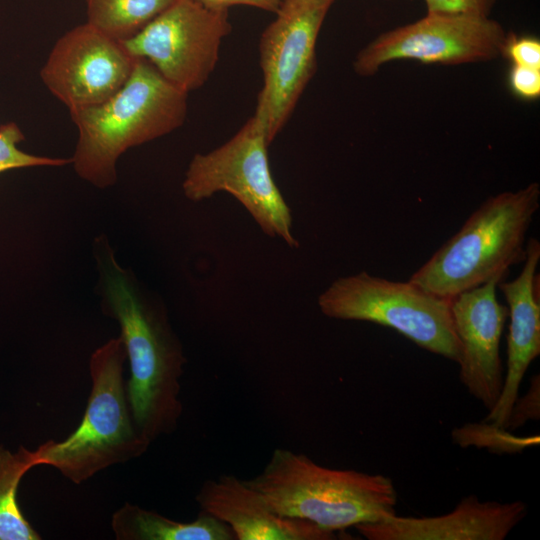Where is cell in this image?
<instances>
[{
	"mask_svg": "<svg viewBox=\"0 0 540 540\" xmlns=\"http://www.w3.org/2000/svg\"><path fill=\"white\" fill-rule=\"evenodd\" d=\"M245 481L277 514L333 532L396 514L391 478L331 469L284 448L275 449L261 473Z\"/></svg>",
	"mask_w": 540,
	"mask_h": 540,
	"instance_id": "cell-3",
	"label": "cell"
},
{
	"mask_svg": "<svg viewBox=\"0 0 540 540\" xmlns=\"http://www.w3.org/2000/svg\"><path fill=\"white\" fill-rule=\"evenodd\" d=\"M264 126L252 116L227 142L207 153H197L185 172V197L199 202L218 192L238 200L266 235L298 246L292 216L269 165Z\"/></svg>",
	"mask_w": 540,
	"mask_h": 540,
	"instance_id": "cell-7",
	"label": "cell"
},
{
	"mask_svg": "<svg viewBox=\"0 0 540 540\" xmlns=\"http://www.w3.org/2000/svg\"><path fill=\"white\" fill-rule=\"evenodd\" d=\"M507 83L510 91L521 100L534 101L540 97V69L511 65Z\"/></svg>",
	"mask_w": 540,
	"mask_h": 540,
	"instance_id": "cell-23",
	"label": "cell"
},
{
	"mask_svg": "<svg viewBox=\"0 0 540 540\" xmlns=\"http://www.w3.org/2000/svg\"><path fill=\"white\" fill-rule=\"evenodd\" d=\"M22 140L24 135L17 124L10 122L0 126V173L17 168L58 167L72 163L71 158H51L26 153L17 146Z\"/></svg>",
	"mask_w": 540,
	"mask_h": 540,
	"instance_id": "cell-19",
	"label": "cell"
},
{
	"mask_svg": "<svg viewBox=\"0 0 540 540\" xmlns=\"http://www.w3.org/2000/svg\"><path fill=\"white\" fill-rule=\"evenodd\" d=\"M540 185L487 198L409 281L451 300L478 287L526 257L525 239L539 209Z\"/></svg>",
	"mask_w": 540,
	"mask_h": 540,
	"instance_id": "cell-4",
	"label": "cell"
},
{
	"mask_svg": "<svg viewBox=\"0 0 540 540\" xmlns=\"http://www.w3.org/2000/svg\"><path fill=\"white\" fill-rule=\"evenodd\" d=\"M102 270L107 309L120 325L129 361L126 386L132 417L142 435L153 442L177 428L186 358L165 312L140 296L112 253L104 256Z\"/></svg>",
	"mask_w": 540,
	"mask_h": 540,
	"instance_id": "cell-1",
	"label": "cell"
},
{
	"mask_svg": "<svg viewBox=\"0 0 540 540\" xmlns=\"http://www.w3.org/2000/svg\"><path fill=\"white\" fill-rule=\"evenodd\" d=\"M136 58L123 43L87 21L54 44L40 77L69 111L99 104L130 77Z\"/></svg>",
	"mask_w": 540,
	"mask_h": 540,
	"instance_id": "cell-11",
	"label": "cell"
},
{
	"mask_svg": "<svg viewBox=\"0 0 540 540\" xmlns=\"http://www.w3.org/2000/svg\"><path fill=\"white\" fill-rule=\"evenodd\" d=\"M427 13L490 17L497 0H424Z\"/></svg>",
	"mask_w": 540,
	"mask_h": 540,
	"instance_id": "cell-24",
	"label": "cell"
},
{
	"mask_svg": "<svg viewBox=\"0 0 540 540\" xmlns=\"http://www.w3.org/2000/svg\"><path fill=\"white\" fill-rule=\"evenodd\" d=\"M201 510L226 523L237 540H334L336 532L274 512L245 480L222 475L196 495Z\"/></svg>",
	"mask_w": 540,
	"mask_h": 540,
	"instance_id": "cell-15",
	"label": "cell"
},
{
	"mask_svg": "<svg viewBox=\"0 0 540 540\" xmlns=\"http://www.w3.org/2000/svg\"><path fill=\"white\" fill-rule=\"evenodd\" d=\"M117 540H235L231 528L201 510L191 522H181L138 505L125 503L112 515Z\"/></svg>",
	"mask_w": 540,
	"mask_h": 540,
	"instance_id": "cell-16",
	"label": "cell"
},
{
	"mask_svg": "<svg viewBox=\"0 0 540 540\" xmlns=\"http://www.w3.org/2000/svg\"><path fill=\"white\" fill-rule=\"evenodd\" d=\"M231 30L228 10L176 0L122 43L133 57L147 60L167 81L189 93L207 82Z\"/></svg>",
	"mask_w": 540,
	"mask_h": 540,
	"instance_id": "cell-10",
	"label": "cell"
},
{
	"mask_svg": "<svg viewBox=\"0 0 540 540\" xmlns=\"http://www.w3.org/2000/svg\"><path fill=\"white\" fill-rule=\"evenodd\" d=\"M35 466L34 450L21 446L12 453L0 446V540L41 539L24 517L17 501L21 479Z\"/></svg>",
	"mask_w": 540,
	"mask_h": 540,
	"instance_id": "cell-17",
	"label": "cell"
},
{
	"mask_svg": "<svg viewBox=\"0 0 540 540\" xmlns=\"http://www.w3.org/2000/svg\"><path fill=\"white\" fill-rule=\"evenodd\" d=\"M127 360L121 337L91 355V391L78 427L64 440H48L34 450L38 465L57 469L75 484L98 472L142 456L151 442L138 430L124 380Z\"/></svg>",
	"mask_w": 540,
	"mask_h": 540,
	"instance_id": "cell-5",
	"label": "cell"
},
{
	"mask_svg": "<svg viewBox=\"0 0 540 540\" xmlns=\"http://www.w3.org/2000/svg\"><path fill=\"white\" fill-rule=\"evenodd\" d=\"M210 9L229 10V7L244 5L275 13L285 0H195Z\"/></svg>",
	"mask_w": 540,
	"mask_h": 540,
	"instance_id": "cell-25",
	"label": "cell"
},
{
	"mask_svg": "<svg viewBox=\"0 0 540 540\" xmlns=\"http://www.w3.org/2000/svg\"><path fill=\"white\" fill-rule=\"evenodd\" d=\"M521 501H480L469 495L447 514L404 517L397 514L355 526L369 540H503L526 516Z\"/></svg>",
	"mask_w": 540,
	"mask_h": 540,
	"instance_id": "cell-13",
	"label": "cell"
},
{
	"mask_svg": "<svg viewBox=\"0 0 540 540\" xmlns=\"http://www.w3.org/2000/svg\"><path fill=\"white\" fill-rule=\"evenodd\" d=\"M176 0H85L87 22L119 41L140 32Z\"/></svg>",
	"mask_w": 540,
	"mask_h": 540,
	"instance_id": "cell-18",
	"label": "cell"
},
{
	"mask_svg": "<svg viewBox=\"0 0 540 540\" xmlns=\"http://www.w3.org/2000/svg\"><path fill=\"white\" fill-rule=\"evenodd\" d=\"M188 93L167 81L145 59L136 58L125 84L105 101L69 111L78 129L72 165L98 188L117 181L120 156L183 125Z\"/></svg>",
	"mask_w": 540,
	"mask_h": 540,
	"instance_id": "cell-2",
	"label": "cell"
},
{
	"mask_svg": "<svg viewBox=\"0 0 540 540\" xmlns=\"http://www.w3.org/2000/svg\"><path fill=\"white\" fill-rule=\"evenodd\" d=\"M507 33L490 17L427 13L380 34L358 52L353 68L369 77L397 60L443 65L487 62L501 56Z\"/></svg>",
	"mask_w": 540,
	"mask_h": 540,
	"instance_id": "cell-9",
	"label": "cell"
},
{
	"mask_svg": "<svg viewBox=\"0 0 540 540\" xmlns=\"http://www.w3.org/2000/svg\"><path fill=\"white\" fill-rule=\"evenodd\" d=\"M540 416V377L532 378L527 392L517 397L509 413L505 429H517L528 420H538Z\"/></svg>",
	"mask_w": 540,
	"mask_h": 540,
	"instance_id": "cell-22",
	"label": "cell"
},
{
	"mask_svg": "<svg viewBox=\"0 0 540 540\" xmlns=\"http://www.w3.org/2000/svg\"><path fill=\"white\" fill-rule=\"evenodd\" d=\"M454 440L464 445H476L495 451H519L529 443L535 444L538 437L517 438L509 434L506 429L496 427L488 422L466 425L453 432Z\"/></svg>",
	"mask_w": 540,
	"mask_h": 540,
	"instance_id": "cell-20",
	"label": "cell"
},
{
	"mask_svg": "<svg viewBox=\"0 0 540 540\" xmlns=\"http://www.w3.org/2000/svg\"><path fill=\"white\" fill-rule=\"evenodd\" d=\"M506 275H496L451 299L454 328L461 346L459 378L488 411L496 404L504 381L500 339L508 308L497 300L496 287Z\"/></svg>",
	"mask_w": 540,
	"mask_h": 540,
	"instance_id": "cell-12",
	"label": "cell"
},
{
	"mask_svg": "<svg viewBox=\"0 0 540 540\" xmlns=\"http://www.w3.org/2000/svg\"><path fill=\"white\" fill-rule=\"evenodd\" d=\"M336 0H285L259 42L263 85L254 112L271 144L316 70V42Z\"/></svg>",
	"mask_w": 540,
	"mask_h": 540,
	"instance_id": "cell-8",
	"label": "cell"
},
{
	"mask_svg": "<svg viewBox=\"0 0 540 540\" xmlns=\"http://www.w3.org/2000/svg\"><path fill=\"white\" fill-rule=\"evenodd\" d=\"M540 243L531 238L521 273L512 281H500L498 287L507 302L510 318L507 335V370L500 396L484 422L505 429L512 406L519 396L520 384L540 354L539 275Z\"/></svg>",
	"mask_w": 540,
	"mask_h": 540,
	"instance_id": "cell-14",
	"label": "cell"
},
{
	"mask_svg": "<svg viewBox=\"0 0 540 540\" xmlns=\"http://www.w3.org/2000/svg\"><path fill=\"white\" fill-rule=\"evenodd\" d=\"M325 316L392 328L419 347L459 363L461 346L451 300L417 285L390 281L365 271L334 280L318 297Z\"/></svg>",
	"mask_w": 540,
	"mask_h": 540,
	"instance_id": "cell-6",
	"label": "cell"
},
{
	"mask_svg": "<svg viewBox=\"0 0 540 540\" xmlns=\"http://www.w3.org/2000/svg\"><path fill=\"white\" fill-rule=\"evenodd\" d=\"M501 56L511 65L540 69V40L533 35L507 33Z\"/></svg>",
	"mask_w": 540,
	"mask_h": 540,
	"instance_id": "cell-21",
	"label": "cell"
}]
</instances>
